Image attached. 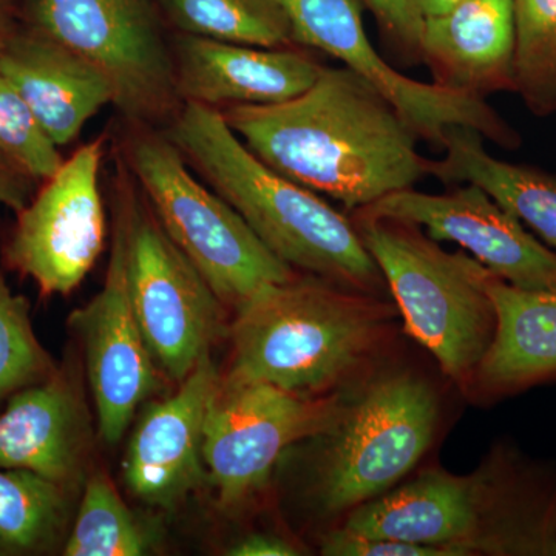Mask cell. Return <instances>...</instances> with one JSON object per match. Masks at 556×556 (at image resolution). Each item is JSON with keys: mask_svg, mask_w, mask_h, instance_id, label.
I'll return each mask as SVG.
<instances>
[{"mask_svg": "<svg viewBox=\"0 0 556 556\" xmlns=\"http://www.w3.org/2000/svg\"><path fill=\"white\" fill-rule=\"evenodd\" d=\"M0 72L60 148L113 104L112 87L101 70L28 20L0 53Z\"/></svg>", "mask_w": 556, "mask_h": 556, "instance_id": "e0dca14e", "label": "cell"}, {"mask_svg": "<svg viewBox=\"0 0 556 556\" xmlns=\"http://www.w3.org/2000/svg\"><path fill=\"white\" fill-rule=\"evenodd\" d=\"M514 0H463L424 20L420 60L444 89L485 98L514 90Z\"/></svg>", "mask_w": 556, "mask_h": 556, "instance_id": "ac0fdd59", "label": "cell"}, {"mask_svg": "<svg viewBox=\"0 0 556 556\" xmlns=\"http://www.w3.org/2000/svg\"><path fill=\"white\" fill-rule=\"evenodd\" d=\"M226 554L230 556H294L298 548L292 546L285 538L274 533H251L241 538Z\"/></svg>", "mask_w": 556, "mask_h": 556, "instance_id": "f546056e", "label": "cell"}, {"mask_svg": "<svg viewBox=\"0 0 556 556\" xmlns=\"http://www.w3.org/2000/svg\"><path fill=\"white\" fill-rule=\"evenodd\" d=\"M486 291L496 309V332L473 390L503 397L555 382L556 291L511 287L493 274Z\"/></svg>", "mask_w": 556, "mask_h": 556, "instance_id": "d6986e66", "label": "cell"}, {"mask_svg": "<svg viewBox=\"0 0 556 556\" xmlns=\"http://www.w3.org/2000/svg\"><path fill=\"white\" fill-rule=\"evenodd\" d=\"M116 206L126 222L127 277L139 327L155 364L179 383L222 334L226 306L161 228L123 160Z\"/></svg>", "mask_w": 556, "mask_h": 556, "instance_id": "ba28073f", "label": "cell"}, {"mask_svg": "<svg viewBox=\"0 0 556 556\" xmlns=\"http://www.w3.org/2000/svg\"><path fill=\"white\" fill-rule=\"evenodd\" d=\"M294 33L295 43L331 54L364 76L393 102L422 141L444 148L445 131L464 126L485 139L515 148L517 131L508 127L485 98L457 93L438 84L402 75L372 47L362 20L361 0H276Z\"/></svg>", "mask_w": 556, "mask_h": 556, "instance_id": "30bf717a", "label": "cell"}, {"mask_svg": "<svg viewBox=\"0 0 556 556\" xmlns=\"http://www.w3.org/2000/svg\"><path fill=\"white\" fill-rule=\"evenodd\" d=\"M153 543L152 530L124 503L113 482L101 471L91 475L62 555L141 556Z\"/></svg>", "mask_w": 556, "mask_h": 556, "instance_id": "603a6c76", "label": "cell"}, {"mask_svg": "<svg viewBox=\"0 0 556 556\" xmlns=\"http://www.w3.org/2000/svg\"><path fill=\"white\" fill-rule=\"evenodd\" d=\"M514 90L535 115L556 110V0H514Z\"/></svg>", "mask_w": 556, "mask_h": 556, "instance_id": "cb8c5ba5", "label": "cell"}, {"mask_svg": "<svg viewBox=\"0 0 556 556\" xmlns=\"http://www.w3.org/2000/svg\"><path fill=\"white\" fill-rule=\"evenodd\" d=\"M345 393L305 396L260 382L219 378L204 420L203 459L223 508L241 506L268 484L292 445L324 434Z\"/></svg>", "mask_w": 556, "mask_h": 556, "instance_id": "9c48e42d", "label": "cell"}, {"mask_svg": "<svg viewBox=\"0 0 556 556\" xmlns=\"http://www.w3.org/2000/svg\"><path fill=\"white\" fill-rule=\"evenodd\" d=\"M219 113L266 166L351 212L415 188L430 175L412 123L345 65L324 67L316 83L291 100L228 105Z\"/></svg>", "mask_w": 556, "mask_h": 556, "instance_id": "6da1fadb", "label": "cell"}, {"mask_svg": "<svg viewBox=\"0 0 556 556\" xmlns=\"http://www.w3.org/2000/svg\"><path fill=\"white\" fill-rule=\"evenodd\" d=\"M177 33L241 46L299 47L276 0H155Z\"/></svg>", "mask_w": 556, "mask_h": 556, "instance_id": "7402d4cb", "label": "cell"}, {"mask_svg": "<svg viewBox=\"0 0 556 556\" xmlns=\"http://www.w3.org/2000/svg\"><path fill=\"white\" fill-rule=\"evenodd\" d=\"M219 378L207 354L172 396L146 409L124 459L126 484L142 503L174 507L200 485L204 420Z\"/></svg>", "mask_w": 556, "mask_h": 556, "instance_id": "5bb4252c", "label": "cell"}, {"mask_svg": "<svg viewBox=\"0 0 556 556\" xmlns=\"http://www.w3.org/2000/svg\"><path fill=\"white\" fill-rule=\"evenodd\" d=\"M0 153L36 181L49 179L64 163L30 105L0 72Z\"/></svg>", "mask_w": 556, "mask_h": 556, "instance_id": "484cf974", "label": "cell"}, {"mask_svg": "<svg viewBox=\"0 0 556 556\" xmlns=\"http://www.w3.org/2000/svg\"><path fill=\"white\" fill-rule=\"evenodd\" d=\"M27 20L101 70L124 123L163 130L185 104L155 0H28Z\"/></svg>", "mask_w": 556, "mask_h": 556, "instance_id": "52a82bcc", "label": "cell"}, {"mask_svg": "<svg viewBox=\"0 0 556 556\" xmlns=\"http://www.w3.org/2000/svg\"><path fill=\"white\" fill-rule=\"evenodd\" d=\"M76 492L17 468H0V556L47 555L64 546Z\"/></svg>", "mask_w": 556, "mask_h": 556, "instance_id": "44dd1931", "label": "cell"}, {"mask_svg": "<svg viewBox=\"0 0 556 556\" xmlns=\"http://www.w3.org/2000/svg\"><path fill=\"white\" fill-rule=\"evenodd\" d=\"M439 419L438 391L412 369H387L345 393L334 426L314 438L311 506L346 517L393 489L433 445Z\"/></svg>", "mask_w": 556, "mask_h": 556, "instance_id": "5b68a950", "label": "cell"}, {"mask_svg": "<svg viewBox=\"0 0 556 556\" xmlns=\"http://www.w3.org/2000/svg\"><path fill=\"white\" fill-rule=\"evenodd\" d=\"M302 49H265L177 33L172 51L179 98L218 110L291 100L308 90L325 67Z\"/></svg>", "mask_w": 556, "mask_h": 556, "instance_id": "9a60e30c", "label": "cell"}, {"mask_svg": "<svg viewBox=\"0 0 556 556\" xmlns=\"http://www.w3.org/2000/svg\"><path fill=\"white\" fill-rule=\"evenodd\" d=\"M90 448L78 376L54 369L11 394L0 413V468L27 470L76 492Z\"/></svg>", "mask_w": 556, "mask_h": 556, "instance_id": "2e32d148", "label": "cell"}, {"mask_svg": "<svg viewBox=\"0 0 556 556\" xmlns=\"http://www.w3.org/2000/svg\"><path fill=\"white\" fill-rule=\"evenodd\" d=\"M104 142L98 138L76 150L17 212L7 263L31 278L43 295H64L78 288L104 249Z\"/></svg>", "mask_w": 556, "mask_h": 556, "instance_id": "8fae6325", "label": "cell"}, {"mask_svg": "<svg viewBox=\"0 0 556 556\" xmlns=\"http://www.w3.org/2000/svg\"><path fill=\"white\" fill-rule=\"evenodd\" d=\"M460 2L463 0H413L416 9L422 14L424 20L448 13L450 10L455 9Z\"/></svg>", "mask_w": 556, "mask_h": 556, "instance_id": "1f68e13d", "label": "cell"}, {"mask_svg": "<svg viewBox=\"0 0 556 556\" xmlns=\"http://www.w3.org/2000/svg\"><path fill=\"white\" fill-rule=\"evenodd\" d=\"M351 219L408 334L433 354L453 382L473 387L496 332V309L486 291L492 273L464 252L445 251L412 223L358 211Z\"/></svg>", "mask_w": 556, "mask_h": 556, "instance_id": "277c9868", "label": "cell"}, {"mask_svg": "<svg viewBox=\"0 0 556 556\" xmlns=\"http://www.w3.org/2000/svg\"><path fill=\"white\" fill-rule=\"evenodd\" d=\"M70 324L86 350L101 437L118 444L141 402L156 388V364L131 305L126 222L118 206L104 287L72 313Z\"/></svg>", "mask_w": 556, "mask_h": 556, "instance_id": "7c38bea8", "label": "cell"}, {"mask_svg": "<svg viewBox=\"0 0 556 556\" xmlns=\"http://www.w3.org/2000/svg\"><path fill=\"white\" fill-rule=\"evenodd\" d=\"M121 160L161 228L226 308L239 309L260 289L298 274L262 243L236 208L195 178L164 130L126 124Z\"/></svg>", "mask_w": 556, "mask_h": 556, "instance_id": "8992f818", "label": "cell"}, {"mask_svg": "<svg viewBox=\"0 0 556 556\" xmlns=\"http://www.w3.org/2000/svg\"><path fill=\"white\" fill-rule=\"evenodd\" d=\"M371 10L388 42L407 61L420 60L424 16L413 0H361Z\"/></svg>", "mask_w": 556, "mask_h": 556, "instance_id": "4316f807", "label": "cell"}, {"mask_svg": "<svg viewBox=\"0 0 556 556\" xmlns=\"http://www.w3.org/2000/svg\"><path fill=\"white\" fill-rule=\"evenodd\" d=\"M56 367L33 329L30 305L0 273V399L49 378Z\"/></svg>", "mask_w": 556, "mask_h": 556, "instance_id": "d4e9b609", "label": "cell"}, {"mask_svg": "<svg viewBox=\"0 0 556 556\" xmlns=\"http://www.w3.org/2000/svg\"><path fill=\"white\" fill-rule=\"evenodd\" d=\"M36 179L0 153V204L21 212L33 199Z\"/></svg>", "mask_w": 556, "mask_h": 556, "instance_id": "f1b7e54d", "label": "cell"}, {"mask_svg": "<svg viewBox=\"0 0 556 556\" xmlns=\"http://www.w3.org/2000/svg\"><path fill=\"white\" fill-rule=\"evenodd\" d=\"M470 127L445 131L444 156L430 160V175L444 185H477L556 251V175L490 155Z\"/></svg>", "mask_w": 556, "mask_h": 556, "instance_id": "ffe728a7", "label": "cell"}, {"mask_svg": "<svg viewBox=\"0 0 556 556\" xmlns=\"http://www.w3.org/2000/svg\"><path fill=\"white\" fill-rule=\"evenodd\" d=\"M358 212L412 223L433 240L453 241L511 287L556 291V251L477 185L441 195L405 189Z\"/></svg>", "mask_w": 556, "mask_h": 556, "instance_id": "4fadbf2b", "label": "cell"}, {"mask_svg": "<svg viewBox=\"0 0 556 556\" xmlns=\"http://www.w3.org/2000/svg\"><path fill=\"white\" fill-rule=\"evenodd\" d=\"M233 313L226 380L324 396L380 353L399 311L382 295L298 273Z\"/></svg>", "mask_w": 556, "mask_h": 556, "instance_id": "3957f363", "label": "cell"}, {"mask_svg": "<svg viewBox=\"0 0 556 556\" xmlns=\"http://www.w3.org/2000/svg\"><path fill=\"white\" fill-rule=\"evenodd\" d=\"M163 130L189 166L289 268L382 295L386 278L353 219L266 166L229 129L219 110L185 102Z\"/></svg>", "mask_w": 556, "mask_h": 556, "instance_id": "7a4b0ae2", "label": "cell"}, {"mask_svg": "<svg viewBox=\"0 0 556 556\" xmlns=\"http://www.w3.org/2000/svg\"><path fill=\"white\" fill-rule=\"evenodd\" d=\"M320 554L327 556H460L450 548L422 546L390 538L361 535L350 530H329L321 538Z\"/></svg>", "mask_w": 556, "mask_h": 556, "instance_id": "83f0119b", "label": "cell"}, {"mask_svg": "<svg viewBox=\"0 0 556 556\" xmlns=\"http://www.w3.org/2000/svg\"><path fill=\"white\" fill-rule=\"evenodd\" d=\"M28 0H0V53L27 20Z\"/></svg>", "mask_w": 556, "mask_h": 556, "instance_id": "4dcf8cb0", "label": "cell"}]
</instances>
